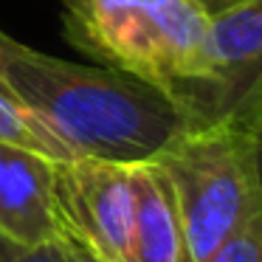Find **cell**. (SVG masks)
<instances>
[{"instance_id":"obj_1","label":"cell","mask_w":262,"mask_h":262,"mask_svg":"<svg viewBox=\"0 0 262 262\" xmlns=\"http://www.w3.org/2000/svg\"><path fill=\"white\" fill-rule=\"evenodd\" d=\"M0 85L46 121L76 158L144 164L189 130L183 113L155 88L102 65L42 54L3 29Z\"/></svg>"},{"instance_id":"obj_2","label":"cell","mask_w":262,"mask_h":262,"mask_svg":"<svg viewBox=\"0 0 262 262\" xmlns=\"http://www.w3.org/2000/svg\"><path fill=\"white\" fill-rule=\"evenodd\" d=\"M65 40L178 110L209 74L211 14L198 0H62Z\"/></svg>"},{"instance_id":"obj_3","label":"cell","mask_w":262,"mask_h":262,"mask_svg":"<svg viewBox=\"0 0 262 262\" xmlns=\"http://www.w3.org/2000/svg\"><path fill=\"white\" fill-rule=\"evenodd\" d=\"M152 161L172 183L192 262H206L231 234L262 214L248 130H183Z\"/></svg>"},{"instance_id":"obj_4","label":"cell","mask_w":262,"mask_h":262,"mask_svg":"<svg viewBox=\"0 0 262 262\" xmlns=\"http://www.w3.org/2000/svg\"><path fill=\"white\" fill-rule=\"evenodd\" d=\"M189 130H251L262 116V0L211 14L209 74L181 104Z\"/></svg>"},{"instance_id":"obj_5","label":"cell","mask_w":262,"mask_h":262,"mask_svg":"<svg viewBox=\"0 0 262 262\" xmlns=\"http://www.w3.org/2000/svg\"><path fill=\"white\" fill-rule=\"evenodd\" d=\"M54 198L65 231L104 262H127L133 217L130 166L96 158L54 164Z\"/></svg>"},{"instance_id":"obj_6","label":"cell","mask_w":262,"mask_h":262,"mask_svg":"<svg viewBox=\"0 0 262 262\" xmlns=\"http://www.w3.org/2000/svg\"><path fill=\"white\" fill-rule=\"evenodd\" d=\"M0 234L17 243H51L65 234L54 198V161L0 144Z\"/></svg>"},{"instance_id":"obj_7","label":"cell","mask_w":262,"mask_h":262,"mask_svg":"<svg viewBox=\"0 0 262 262\" xmlns=\"http://www.w3.org/2000/svg\"><path fill=\"white\" fill-rule=\"evenodd\" d=\"M133 217L127 262H192L169 178L155 161L130 164Z\"/></svg>"},{"instance_id":"obj_8","label":"cell","mask_w":262,"mask_h":262,"mask_svg":"<svg viewBox=\"0 0 262 262\" xmlns=\"http://www.w3.org/2000/svg\"><path fill=\"white\" fill-rule=\"evenodd\" d=\"M0 144L29 149L54 164H65V161L76 158L68 144L46 121L37 119L29 107H23L3 85H0Z\"/></svg>"},{"instance_id":"obj_9","label":"cell","mask_w":262,"mask_h":262,"mask_svg":"<svg viewBox=\"0 0 262 262\" xmlns=\"http://www.w3.org/2000/svg\"><path fill=\"white\" fill-rule=\"evenodd\" d=\"M0 262H76L65 234L51 243H17L0 234Z\"/></svg>"},{"instance_id":"obj_10","label":"cell","mask_w":262,"mask_h":262,"mask_svg":"<svg viewBox=\"0 0 262 262\" xmlns=\"http://www.w3.org/2000/svg\"><path fill=\"white\" fill-rule=\"evenodd\" d=\"M206 262H262V214L231 234Z\"/></svg>"},{"instance_id":"obj_11","label":"cell","mask_w":262,"mask_h":262,"mask_svg":"<svg viewBox=\"0 0 262 262\" xmlns=\"http://www.w3.org/2000/svg\"><path fill=\"white\" fill-rule=\"evenodd\" d=\"M251 147H254V166H256V181H259V198H262V116L251 127Z\"/></svg>"},{"instance_id":"obj_12","label":"cell","mask_w":262,"mask_h":262,"mask_svg":"<svg viewBox=\"0 0 262 262\" xmlns=\"http://www.w3.org/2000/svg\"><path fill=\"white\" fill-rule=\"evenodd\" d=\"M65 239H68V248H71V254L76 256V262H104L102 256H96L85 243H79V239H76L71 231H65Z\"/></svg>"},{"instance_id":"obj_13","label":"cell","mask_w":262,"mask_h":262,"mask_svg":"<svg viewBox=\"0 0 262 262\" xmlns=\"http://www.w3.org/2000/svg\"><path fill=\"white\" fill-rule=\"evenodd\" d=\"M198 3H200V6H203L209 14H217V12H226V9L237 6L239 0H198Z\"/></svg>"}]
</instances>
